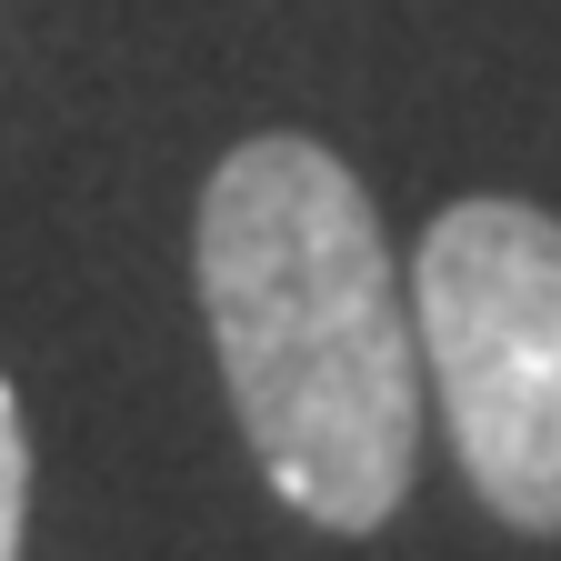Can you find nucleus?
Masks as SVG:
<instances>
[{"mask_svg": "<svg viewBox=\"0 0 561 561\" xmlns=\"http://www.w3.org/2000/svg\"><path fill=\"white\" fill-rule=\"evenodd\" d=\"M191 261L271 491L321 531H381L421 451V331L362 181L321 140L261 130L210 171Z\"/></svg>", "mask_w": 561, "mask_h": 561, "instance_id": "nucleus-1", "label": "nucleus"}, {"mask_svg": "<svg viewBox=\"0 0 561 561\" xmlns=\"http://www.w3.org/2000/svg\"><path fill=\"white\" fill-rule=\"evenodd\" d=\"M411 331L471 491L512 531H561V221L451 201L411 261Z\"/></svg>", "mask_w": 561, "mask_h": 561, "instance_id": "nucleus-2", "label": "nucleus"}, {"mask_svg": "<svg viewBox=\"0 0 561 561\" xmlns=\"http://www.w3.org/2000/svg\"><path fill=\"white\" fill-rule=\"evenodd\" d=\"M21 522H31V442H21L11 381H0V561H21Z\"/></svg>", "mask_w": 561, "mask_h": 561, "instance_id": "nucleus-3", "label": "nucleus"}]
</instances>
